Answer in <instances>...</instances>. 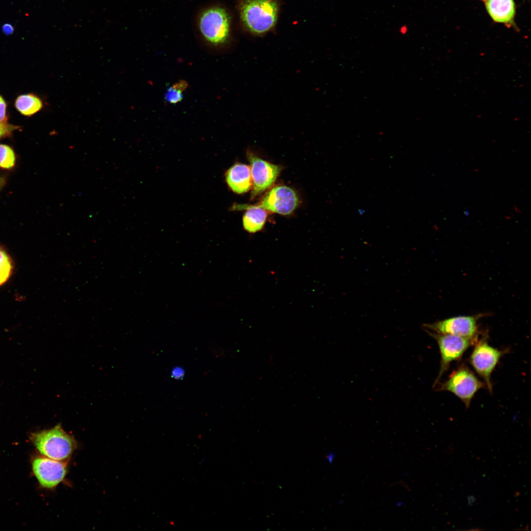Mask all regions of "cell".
<instances>
[{
  "mask_svg": "<svg viewBox=\"0 0 531 531\" xmlns=\"http://www.w3.org/2000/svg\"><path fill=\"white\" fill-rule=\"evenodd\" d=\"M30 439L41 455L59 461H68L78 447L74 437L60 424L31 433Z\"/></svg>",
  "mask_w": 531,
  "mask_h": 531,
  "instance_id": "cell-1",
  "label": "cell"
},
{
  "mask_svg": "<svg viewBox=\"0 0 531 531\" xmlns=\"http://www.w3.org/2000/svg\"><path fill=\"white\" fill-rule=\"evenodd\" d=\"M278 6L275 0H245L240 5L241 19L251 32L263 34L275 25Z\"/></svg>",
  "mask_w": 531,
  "mask_h": 531,
  "instance_id": "cell-2",
  "label": "cell"
},
{
  "mask_svg": "<svg viewBox=\"0 0 531 531\" xmlns=\"http://www.w3.org/2000/svg\"><path fill=\"white\" fill-rule=\"evenodd\" d=\"M198 27L204 39L211 45L222 46L229 40L230 17L222 7L216 6L204 10L199 17Z\"/></svg>",
  "mask_w": 531,
  "mask_h": 531,
  "instance_id": "cell-3",
  "label": "cell"
},
{
  "mask_svg": "<svg viewBox=\"0 0 531 531\" xmlns=\"http://www.w3.org/2000/svg\"><path fill=\"white\" fill-rule=\"evenodd\" d=\"M485 385L467 366L462 364L446 381L438 385L437 389L452 393L469 408L475 394Z\"/></svg>",
  "mask_w": 531,
  "mask_h": 531,
  "instance_id": "cell-4",
  "label": "cell"
},
{
  "mask_svg": "<svg viewBox=\"0 0 531 531\" xmlns=\"http://www.w3.org/2000/svg\"><path fill=\"white\" fill-rule=\"evenodd\" d=\"M426 331L437 341L441 354V366L434 384V387L447 370L451 362L460 359L466 351L477 340L455 335Z\"/></svg>",
  "mask_w": 531,
  "mask_h": 531,
  "instance_id": "cell-5",
  "label": "cell"
},
{
  "mask_svg": "<svg viewBox=\"0 0 531 531\" xmlns=\"http://www.w3.org/2000/svg\"><path fill=\"white\" fill-rule=\"evenodd\" d=\"M507 350H500L490 346L482 339L476 342L469 361L476 372L481 377L490 393H492V373L501 358Z\"/></svg>",
  "mask_w": 531,
  "mask_h": 531,
  "instance_id": "cell-6",
  "label": "cell"
},
{
  "mask_svg": "<svg viewBox=\"0 0 531 531\" xmlns=\"http://www.w3.org/2000/svg\"><path fill=\"white\" fill-rule=\"evenodd\" d=\"M31 465L33 473L40 485L47 489L56 488L67 473L68 461L56 460L43 455L34 457Z\"/></svg>",
  "mask_w": 531,
  "mask_h": 531,
  "instance_id": "cell-7",
  "label": "cell"
},
{
  "mask_svg": "<svg viewBox=\"0 0 531 531\" xmlns=\"http://www.w3.org/2000/svg\"><path fill=\"white\" fill-rule=\"evenodd\" d=\"M479 318L478 316H456L425 324L423 327L426 330L437 333L455 335L477 340Z\"/></svg>",
  "mask_w": 531,
  "mask_h": 531,
  "instance_id": "cell-8",
  "label": "cell"
},
{
  "mask_svg": "<svg viewBox=\"0 0 531 531\" xmlns=\"http://www.w3.org/2000/svg\"><path fill=\"white\" fill-rule=\"evenodd\" d=\"M247 157L250 163L252 181L251 198H253L271 186L279 176L281 168L259 158L250 151L247 152Z\"/></svg>",
  "mask_w": 531,
  "mask_h": 531,
  "instance_id": "cell-9",
  "label": "cell"
},
{
  "mask_svg": "<svg viewBox=\"0 0 531 531\" xmlns=\"http://www.w3.org/2000/svg\"><path fill=\"white\" fill-rule=\"evenodd\" d=\"M298 201L296 192L292 188L279 185L272 188L256 205L267 211L289 215L297 206Z\"/></svg>",
  "mask_w": 531,
  "mask_h": 531,
  "instance_id": "cell-10",
  "label": "cell"
},
{
  "mask_svg": "<svg viewBox=\"0 0 531 531\" xmlns=\"http://www.w3.org/2000/svg\"><path fill=\"white\" fill-rule=\"evenodd\" d=\"M225 179L229 188L237 194L247 192L252 185L250 167L244 164L236 163L230 168Z\"/></svg>",
  "mask_w": 531,
  "mask_h": 531,
  "instance_id": "cell-11",
  "label": "cell"
},
{
  "mask_svg": "<svg viewBox=\"0 0 531 531\" xmlns=\"http://www.w3.org/2000/svg\"><path fill=\"white\" fill-rule=\"evenodd\" d=\"M485 5L495 22L506 25L513 24L515 15L514 0H486Z\"/></svg>",
  "mask_w": 531,
  "mask_h": 531,
  "instance_id": "cell-12",
  "label": "cell"
},
{
  "mask_svg": "<svg viewBox=\"0 0 531 531\" xmlns=\"http://www.w3.org/2000/svg\"><path fill=\"white\" fill-rule=\"evenodd\" d=\"M237 209H245L242 222L244 229L254 233L262 230L267 216V211L257 205H239Z\"/></svg>",
  "mask_w": 531,
  "mask_h": 531,
  "instance_id": "cell-13",
  "label": "cell"
},
{
  "mask_svg": "<svg viewBox=\"0 0 531 531\" xmlns=\"http://www.w3.org/2000/svg\"><path fill=\"white\" fill-rule=\"evenodd\" d=\"M15 106L20 113L30 116L42 109L43 103L39 97L33 94H23L17 98Z\"/></svg>",
  "mask_w": 531,
  "mask_h": 531,
  "instance_id": "cell-14",
  "label": "cell"
},
{
  "mask_svg": "<svg viewBox=\"0 0 531 531\" xmlns=\"http://www.w3.org/2000/svg\"><path fill=\"white\" fill-rule=\"evenodd\" d=\"M189 85L185 80H179L168 87L164 95L166 102L176 104L181 101L183 98V92L188 88Z\"/></svg>",
  "mask_w": 531,
  "mask_h": 531,
  "instance_id": "cell-15",
  "label": "cell"
},
{
  "mask_svg": "<svg viewBox=\"0 0 531 531\" xmlns=\"http://www.w3.org/2000/svg\"><path fill=\"white\" fill-rule=\"evenodd\" d=\"M13 269L12 261L6 251L0 246V286L11 276Z\"/></svg>",
  "mask_w": 531,
  "mask_h": 531,
  "instance_id": "cell-16",
  "label": "cell"
},
{
  "mask_svg": "<svg viewBox=\"0 0 531 531\" xmlns=\"http://www.w3.org/2000/svg\"><path fill=\"white\" fill-rule=\"evenodd\" d=\"M15 162V156L13 149L8 146L0 144V167L3 169L12 168Z\"/></svg>",
  "mask_w": 531,
  "mask_h": 531,
  "instance_id": "cell-17",
  "label": "cell"
},
{
  "mask_svg": "<svg viewBox=\"0 0 531 531\" xmlns=\"http://www.w3.org/2000/svg\"><path fill=\"white\" fill-rule=\"evenodd\" d=\"M17 127L6 122L0 123V138L9 136Z\"/></svg>",
  "mask_w": 531,
  "mask_h": 531,
  "instance_id": "cell-18",
  "label": "cell"
},
{
  "mask_svg": "<svg viewBox=\"0 0 531 531\" xmlns=\"http://www.w3.org/2000/svg\"><path fill=\"white\" fill-rule=\"evenodd\" d=\"M6 107L5 101L0 95V123L6 122Z\"/></svg>",
  "mask_w": 531,
  "mask_h": 531,
  "instance_id": "cell-19",
  "label": "cell"
},
{
  "mask_svg": "<svg viewBox=\"0 0 531 531\" xmlns=\"http://www.w3.org/2000/svg\"><path fill=\"white\" fill-rule=\"evenodd\" d=\"M184 373L183 368L180 366H176L172 370L171 375L173 378L180 379L183 377Z\"/></svg>",
  "mask_w": 531,
  "mask_h": 531,
  "instance_id": "cell-20",
  "label": "cell"
},
{
  "mask_svg": "<svg viewBox=\"0 0 531 531\" xmlns=\"http://www.w3.org/2000/svg\"><path fill=\"white\" fill-rule=\"evenodd\" d=\"M1 30L5 35H11L14 31V27L11 24L5 23L1 27Z\"/></svg>",
  "mask_w": 531,
  "mask_h": 531,
  "instance_id": "cell-21",
  "label": "cell"
},
{
  "mask_svg": "<svg viewBox=\"0 0 531 531\" xmlns=\"http://www.w3.org/2000/svg\"><path fill=\"white\" fill-rule=\"evenodd\" d=\"M335 457V454L334 452H329L326 455V459L327 462L331 465L334 461Z\"/></svg>",
  "mask_w": 531,
  "mask_h": 531,
  "instance_id": "cell-22",
  "label": "cell"
},
{
  "mask_svg": "<svg viewBox=\"0 0 531 531\" xmlns=\"http://www.w3.org/2000/svg\"><path fill=\"white\" fill-rule=\"evenodd\" d=\"M409 30V28L407 25H403L399 29V32L402 35H406Z\"/></svg>",
  "mask_w": 531,
  "mask_h": 531,
  "instance_id": "cell-23",
  "label": "cell"
},
{
  "mask_svg": "<svg viewBox=\"0 0 531 531\" xmlns=\"http://www.w3.org/2000/svg\"><path fill=\"white\" fill-rule=\"evenodd\" d=\"M476 501V498L473 496H470L468 498V503L469 505H472Z\"/></svg>",
  "mask_w": 531,
  "mask_h": 531,
  "instance_id": "cell-24",
  "label": "cell"
},
{
  "mask_svg": "<svg viewBox=\"0 0 531 531\" xmlns=\"http://www.w3.org/2000/svg\"><path fill=\"white\" fill-rule=\"evenodd\" d=\"M3 180L2 178L0 177V187L3 184Z\"/></svg>",
  "mask_w": 531,
  "mask_h": 531,
  "instance_id": "cell-25",
  "label": "cell"
},
{
  "mask_svg": "<svg viewBox=\"0 0 531 531\" xmlns=\"http://www.w3.org/2000/svg\"><path fill=\"white\" fill-rule=\"evenodd\" d=\"M402 504V502H397V506H400V505H401Z\"/></svg>",
  "mask_w": 531,
  "mask_h": 531,
  "instance_id": "cell-26",
  "label": "cell"
},
{
  "mask_svg": "<svg viewBox=\"0 0 531 531\" xmlns=\"http://www.w3.org/2000/svg\"><path fill=\"white\" fill-rule=\"evenodd\" d=\"M483 0V1H486V0Z\"/></svg>",
  "mask_w": 531,
  "mask_h": 531,
  "instance_id": "cell-27",
  "label": "cell"
}]
</instances>
